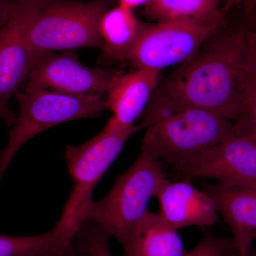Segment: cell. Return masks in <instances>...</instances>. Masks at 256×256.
Wrapping results in <instances>:
<instances>
[{"mask_svg": "<svg viewBox=\"0 0 256 256\" xmlns=\"http://www.w3.org/2000/svg\"><path fill=\"white\" fill-rule=\"evenodd\" d=\"M256 18L210 37L190 60L158 84L136 131L162 114L185 108L210 111L236 121L246 99L256 52Z\"/></svg>", "mask_w": 256, "mask_h": 256, "instance_id": "cell-1", "label": "cell"}, {"mask_svg": "<svg viewBox=\"0 0 256 256\" xmlns=\"http://www.w3.org/2000/svg\"><path fill=\"white\" fill-rule=\"evenodd\" d=\"M168 180L161 162L140 151L134 163L116 178L110 191L99 201L92 200L85 222L95 224L124 247L149 212L151 198Z\"/></svg>", "mask_w": 256, "mask_h": 256, "instance_id": "cell-2", "label": "cell"}, {"mask_svg": "<svg viewBox=\"0 0 256 256\" xmlns=\"http://www.w3.org/2000/svg\"><path fill=\"white\" fill-rule=\"evenodd\" d=\"M146 129L140 151L178 171L205 151L236 136L232 120L196 108L162 114Z\"/></svg>", "mask_w": 256, "mask_h": 256, "instance_id": "cell-3", "label": "cell"}, {"mask_svg": "<svg viewBox=\"0 0 256 256\" xmlns=\"http://www.w3.org/2000/svg\"><path fill=\"white\" fill-rule=\"evenodd\" d=\"M107 8L106 0H38L28 28L35 60L56 50L102 48L99 23Z\"/></svg>", "mask_w": 256, "mask_h": 256, "instance_id": "cell-4", "label": "cell"}, {"mask_svg": "<svg viewBox=\"0 0 256 256\" xmlns=\"http://www.w3.org/2000/svg\"><path fill=\"white\" fill-rule=\"evenodd\" d=\"M18 116L0 154V183L18 150L48 128L82 118H97L106 109L105 100L96 95H74L48 90L18 92Z\"/></svg>", "mask_w": 256, "mask_h": 256, "instance_id": "cell-5", "label": "cell"}, {"mask_svg": "<svg viewBox=\"0 0 256 256\" xmlns=\"http://www.w3.org/2000/svg\"><path fill=\"white\" fill-rule=\"evenodd\" d=\"M133 132V128L120 127L109 120L104 129L92 139L78 146H68L65 160L72 190L56 224L78 233L85 223L94 188Z\"/></svg>", "mask_w": 256, "mask_h": 256, "instance_id": "cell-6", "label": "cell"}, {"mask_svg": "<svg viewBox=\"0 0 256 256\" xmlns=\"http://www.w3.org/2000/svg\"><path fill=\"white\" fill-rule=\"evenodd\" d=\"M226 26L225 20L142 23L140 33L124 62L137 68L161 72L190 60L207 40Z\"/></svg>", "mask_w": 256, "mask_h": 256, "instance_id": "cell-7", "label": "cell"}, {"mask_svg": "<svg viewBox=\"0 0 256 256\" xmlns=\"http://www.w3.org/2000/svg\"><path fill=\"white\" fill-rule=\"evenodd\" d=\"M38 0H15L9 18L0 26V119L14 126L10 98L31 72L35 58L28 38L30 18Z\"/></svg>", "mask_w": 256, "mask_h": 256, "instance_id": "cell-8", "label": "cell"}, {"mask_svg": "<svg viewBox=\"0 0 256 256\" xmlns=\"http://www.w3.org/2000/svg\"><path fill=\"white\" fill-rule=\"evenodd\" d=\"M116 74L86 66L72 53L48 54L34 64L24 92L48 90L101 96L107 94Z\"/></svg>", "mask_w": 256, "mask_h": 256, "instance_id": "cell-9", "label": "cell"}, {"mask_svg": "<svg viewBox=\"0 0 256 256\" xmlns=\"http://www.w3.org/2000/svg\"><path fill=\"white\" fill-rule=\"evenodd\" d=\"M180 176L215 178L230 186H256V140L234 136L178 170Z\"/></svg>", "mask_w": 256, "mask_h": 256, "instance_id": "cell-10", "label": "cell"}, {"mask_svg": "<svg viewBox=\"0 0 256 256\" xmlns=\"http://www.w3.org/2000/svg\"><path fill=\"white\" fill-rule=\"evenodd\" d=\"M160 216L173 228L213 225L218 218L214 200L188 182H166L156 194Z\"/></svg>", "mask_w": 256, "mask_h": 256, "instance_id": "cell-11", "label": "cell"}, {"mask_svg": "<svg viewBox=\"0 0 256 256\" xmlns=\"http://www.w3.org/2000/svg\"><path fill=\"white\" fill-rule=\"evenodd\" d=\"M160 70L137 68L124 74H116L108 90L106 109L110 120L120 127L134 129V122L142 116L159 84Z\"/></svg>", "mask_w": 256, "mask_h": 256, "instance_id": "cell-12", "label": "cell"}, {"mask_svg": "<svg viewBox=\"0 0 256 256\" xmlns=\"http://www.w3.org/2000/svg\"><path fill=\"white\" fill-rule=\"evenodd\" d=\"M206 192L230 227L232 242L239 256L246 255L256 240V186H230L218 182L210 185Z\"/></svg>", "mask_w": 256, "mask_h": 256, "instance_id": "cell-13", "label": "cell"}, {"mask_svg": "<svg viewBox=\"0 0 256 256\" xmlns=\"http://www.w3.org/2000/svg\"><path fill=\"white\" fill-rule=\"evenodd\" d=\"M126 256H185L178 230L168 225L159 214L148 212L132 238L124 247Z\"/></svg>", "mask_w": 256, "mask_h": 256, "instance_id": "cell-14", "label": "cell"}, {"mask_svg": "<svg viewBox=\"0 0 256 256\" xmlns=\"http://www.w3.org/2000/svg\"><path fill=\"white\" fill-rule=\"evenodd\" d=\"M142 23L133 11L118 6L107 10L100 20L99 33L106 58L124 62L137 41Z\"/></svg>", "mask_w": 256, "mask_h": 256, "instance_id": "cell-15", "label": "cell"}, {"mask_svg": "<svg viewBox=\"0 0 256 256\" xmlns=\"http://www.w3.org/2000/svg\"><path fill=\"white\" fill-rule=\"evenodd\" d=\"M77 232L56 224L52 230L32 236L0 235V256H60Z\"/></svg>", "mask_w": 256, "mask_h": 256, "instance_id": "cell-16", "label": "cell"}, {"mask_svg": "<svg viewBox=\"0 0 256 256\" xmlns=\"http://www.w3.org/2000/svg\"><path fill=\"white\" fill-rule=\"evenodd\" d=\"M143 16L158 22H212L224 18L220 0H151Z\"/></svg>", "mask_w": 256, "mask_h": 256, "instance_id": "cell-17", "label": "cell"}, {"mask_svg": "<svg viewBox=\"0 0 256 256\" xmlns=\"http://www.w3.org/2000/svg\"><path fill=\"white\" fill-rule=\"evenodd\" d=\"M110 236L92 222H85L78 230L77 249L82 256H112L109 248Z\"/></svg>", "mask_w": 256, "mask_h": 256, "instance_id": "cell-18", "label": "cell"}, {"mask_svg": "<svg viewBox=\"0 0 256 256\" xmlns=\"http://www.w3.org/2000/svg\"><path fill=\"white\" fill-rule=\"evenodd\" d=\"M234 126L236 136L256 140V52L250 70L246 99Z\"/></svg>", "mask_w": 256, "mask_h": 256, "instance_id": "cell-19", "label": "cell"}, {"mask_svg": "<svg viewBox=\"0 0 256 256\" xmlns=\"http://www.w3.org/2000/svg\"><path fill=\"white\" fill-rule=\"evenodd\" d=\"M234 248L232 240L206 234L200 242L185 256H224Z\"/></svg>", "mask_w": 256, "mask_h": 256, "instance_id": "cell-20", "label": "cell"}, {"mask_svg": "<svg viewBox=\"0 0 256 256\" xmlns=\"http://www.w3.org/2000/svg\"><path fill=\"white\" fill-rule=\"evenodd\" d=\"M14 2L15 0H0V26L9 18Z\"/></svg>", "mask_w": 256, "mask_h": 256, "instance_id": "cell-21", "label": "cell"}, {"mask_svg": "<svg viewBox=\"0 0 256 256\" xmlns=\"http://www.w3.org/2000/svg\"><path fill=\"white\" fill-rule=\"evenodd\" d=\"M150 1L151 0H118V5L133 11V10L140 6H146Z\"/></svg>", "mask_w": 256, "mask_h": 256, "instance_id": "cell-22", "label": "cell"}, {"mask_svg": "<svg viewBox=\"0 0 256 256\" xmlns=\"http://www.w3.org/2000/svg\"><path fill=\"white\" fill-rule=\"evenodd\" d=\"M244 14L248 18H256V0H244Z\"/></svg>", "mask_w": 256, "mask_h": 256, "instance_id": "cell-23", "label": "cell"}, {"mask_svg": "<svg viewBox=\"0 0 256 256\" xmlns=\"http://www.w3.org/2000/svg\"><path fill=\"white\" fill-rule=\"evenodd\" d=\"M60 256H82V255L78 252L77 248L74 247L73 244H72L64 250Z\"/></svg>", "mask_w": 256, "mask_h": 256, "instance_id": "cell-24", "label": "cell"}, {"mask_svg": "<svg viewBox=\"0 0 256 256\" xmlns=\"http://www.w3.org/2000/svg\"><path fill=\"white\" fill-rule=\"evenodd\" d=\"M256 256L255 254H252V252H248V254H246V255L244 256Z\"/></svg>", "mask_w": 256, "mask_h": 256, "instance_id": "cell-25", "label": "cell"}, {"mask_svg": "<svg viewBox=\"0 0 256 256\" xmlns=\"http://www.w3.org/2000/svg\"><path fill=\"white\" fill-rule=\"evenodd\" d=\"M254 30H255V33H256V24L255 28H254Z\"/></svg>", "mask_w": 256, "mask_h": 256, "instance_id": "cell-26", "label": "cell"}, {"mask_svg": "<svg viewBox=\"0 0 256 256\" xmlns=\"http://www.w3.org/2000/svg\"><path fill=\"white\" fill-rule=\"evenodd\" d=\"M254 254H255V256H256V252H254Z\"/></svg>", "mask_w": 256, "mask_h": 256, "instance_id": "cell-27", "label": "cell"}]
</instances>
